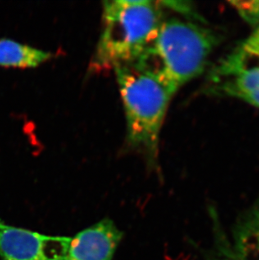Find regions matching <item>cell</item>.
<instances>
[{
	"instance_id": "10",
	"label": "cell",
	"mask_w": 259,
	"mask_h": 260,
	"mask_svg": "<svg viewBox=\"0 0 259 260\" xmlns=\"http://www.w3.org/2000/svg\"><path fill=\"white\" fill-rule=\"evenodd\" d=\"M212 244L206 254V260H239L235 255L230 240L220 221L212 222Z\"/></svg>"
},
{
	"instance_id": "6",
	"label": "cell",
	"mask_w": 259,
	"mask_h": 260,
	"mask_svg": "<svg viewBox=\"0 0 259 260\" xmlns=\"http://www.w3.org/2000/svg\"><path fill=\"white\" fill-rule=\"evenodd\" d=\"M209 92L215 95L235 99L259 109V65L212 73Z\"/></svg>"
},
{
	"instance_id": "5",
	"label": "cell",
	"mask_w": 259,
	"mask_h": 260,
	"mask_svg": "<svg viewBox=\"0 0 259 260\" xmlns=\"http://www.w3.org/2000/svg\"><path fill=\"white\" fill-rule=\"evenodd\" d=\"M122 237L114 221L104 219L71 238L67 260H112Z\"/></svg>"
},
{
	"instance_id": "1",
	"label": "cell",
	"mask_w": 259,
	"mask_h": 260,
	"mask_svg": "<svg viewBox=\"0 0 259 260\" xmlns=\"http://www.w3.org/2000/svg\"><path fill=\"white\" fill-rule=\"evenodd\" d=\"M219 42L215 32L196 20H164L133 64L153 74L174 95L203 73Z\"/></svg>"
},
{
	"instance_id": "2",
	"label": "cell",
	"mask_w": 259,
	"mask_h": 260,
	"mask_svg": "<svg viewBox=\"0 0 259 260\" xmlns=\"http://www.w3.org/2000/svg\"><path fill=\"white\" fill-rule=\"evenodd\" d=\"M161 2L108 0L103 3L102 32L91 70L102 72L138 60L164 21Z\"/></svg>"
},
{
	"instance_id": "9",
	"label": "cell",
	"mask_w": 259,
	"mask_h": 260,
	"mask_svg": "<svg viewBox=\"0 0 259 260\" xmlns=\"http://www.w3.org/2000/svg\"><path fill=\"white\" fill-rule=\"evenodd\" d=\"M247 65H259V25L213 69L212 73H222Z\"/></svg>"
},
{
	"instance_id": "7",
	"label": "cell",
	"mask_w": 259,
	"mask_h": 260,
	"mask_svg": "<svg viewBox=\"0 0 259 260\" xmlns=\"http://www.w3.org/2000/svg\"><path fill=\"white\" fill-rule=\"evenodd\" d=\"M228 237L238 259L259 260V194L237 218Z\"/></svg>"
},
{
	"instance_id": "3",
	"label": "cell",
	"mask_w": 259,
	"mask_h": 260,
	"mask_svg": "<svg viewBox=\"0 0 259 260\" xmlns=\"http://www.w3.org/2000/svg\"><path fill=\"white\" fill-rule=\"evenodd\" d=\"M126 120V144L157 170L159 138L173 94L156 76L135 64L114 69Z\"/></svg>"
},
{
	"instance_id": "11",
	"label": "cell",
	"mask_w": 259,
	"mask_h": 260,
	"mask_svg": "<svg viewBox=\"0 0 259 260\" xmlns=\"http://www.w3.org/2000/svg\"><path fill=\"white\" fill-rule=\"evenodd\" d=\"M237 14L253 29L259 25V0L230 2Z\"/></svg>"
},
{
	"instance_id": "8",
	"label": "cell",
	"mask_w": 259,
	"mask_h": 260,
	"mask_svg": "<svg viewBox=\"0 0 259 260\" xmlns=\"http://www.w3.org/2000/svg\"><path fill=\"white\" fill-rule=\"evenodd\" d=\"M54 57L52 52L38 49L10 39L0 40V66L37 68Z\"/></svg>"
},
{
	"instance_id": "4",
	"label": "cell",
	"mask_w": 259,
	"mask_h": 260,
	"mask_svg": "<svg viewBox=\"0 0 259 260\" xmlns=\"http://www.w3.org/2000/svg\"><path fill=\"white\" fill-rule=\"evenodd\" d=\"M70 242L0 221V260H67Z\"/></svg>"
}]
</instances>
